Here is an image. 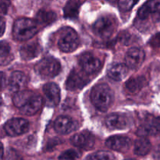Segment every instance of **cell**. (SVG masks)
<instances>
[{"label": "cell", "instance_id": "cell-15", "mask_svg": "<svg viewBox=\"0 0 160 160\" xmlns=\"http://www.w3.org/2000/svg\"><path fill=\"white\" fill-rule=\"evenodd\" d=\"M145 52L139 48H131L127 52L125 56L126 64L129 68H139L145 60Z\"/></svg>", "mask_w": 160, "mask_h": 160}, {"label": "cell", "instance_id": "cell-4", "mask_svg": "<svg viewBox=\"0 0 160 160\" xmlns=\"http://www.w3.org/2000/svg\"><path fill=\"white\" fill-rule=\"evenodd\" d=\"M35 71L43 79H51L59 74L61 65L59 60L53 57H46L39 61L35 66Z\"/></svg>", "mask_w": 160, "mask_h": 160}, {"label": "cell", "instance_id": "cell-35", "mask_svg": "<svg viewBox=\"0 0 160 160\" xmlns=\"http://www.w3.org/2000/svg\"><path fill=\"white\" fill-rule=\"evenodd\" d=\"M107 1L109 2H111V3H114V2H116L118 1V0H107Z\"/></svg>", "mask_w": 160, "mask_h": 160}, {"label": "cell", "instance_id": "cell-14", "mask_svg": "<svg viewBox=\"0 0 160 160\" xmlns=\"http://www.w3.org/2000/svg\"><path fill=\"white\" fill-rule=\"evenodd\" d=\"M131 142L129 138L123 135H115L109 138L106 142V145L114 151L125 152L131 147Z\"/></svg>", "mask_w": 160, "mask_h": 160}, {"label": "cell", "instance_id": "cell-33", "mask_svg": "<svg viewBox=\"0 0 160 160\" xmlns=\"http://www.w3.org/2000/svg\"><path fill=\"white\" fill-rule=\"evenodd\" d=\"M1 159H3V145H1Z\"/></svg>", "mask_w": 160, "mask_h": 160}, {"label": "cell", "instance_id": "cell-36", "mask_svg": "<svg viewBox=\"0 0 160 160\" xmlns=\"http://www.w3.org/2000/svg\"><path fill=\"white\" fill-rule=\"evenodd\" d=\"M126 160H134V159H126Z\"/></svg>", "mask_w": 160, "mask_h": 160}, {"label": "cell", "instance_id": "cell-19", "mask_svg": "<svg viewBox=\"0 0 160 160\" xmlns=\"http://www.w3.org/2000/svg\"><path fill=\"white\" fill-rule=\"evenodd\" d=\"M27 78L23 72L14 71L9 79V87L11 92H17L25 87Z\"/></svg>", "mask_w": 160, "mask_h": 160}, {"label": "cell", "instance_id": "cell-25", "mask_svg": "<svg viewBox=\"0 0 160 160\" xmlns=\"http://www.w3.org/2000/svg\"><path fill=\"white\" fill-rule=\"evenodd\" d=\"M84 160H115V156L109 152L98 151L89 155Z\"/></svg>", "mask_w": 160, "mask_h": 160}, {"label": "cell", "instance_id": "cell-7", "mask_svg": "<svg viewBox=\"0 0 160 160\" xmlns=\"http://www.w3.org/2000/svg\"><path fill=\"white\" fill-rule=\"evenodd\" d=\"M4 129L6 134L11 137L21 135L29 129V122L22 118L11 119L6 122Z\"/></svg>", "mask_w": 160, "mask_h": 160}, {"label": "cell", "instance_id": "cell-11", "mask_svg": "<svg viewBox=\"0 0 160 160\" xmlns=\"http://www.w3.org/2000/svg\"><path fill=\"white\" fill-rule=\"evenodd\" d=\"M70 142L78 148L90 150L95 145V136L89 131H84L72 136Z\"/></svg>", "mask_w": 160, "mask_h": 160}, {"label": "cell", "instance_id": "cell-34", "mask_svg": "<svg viewBox=\"0 0 160 160\" xmlns=\"http://www.w3.org/2000/svg\"><path fill=\"white\" fill-rule=\"evenodd\" d=\"M156 156H157L158 157L160 158V146L158 148L157 152H156Z\"/></svg>", "mask_w": 160, "mask_h": 160}, {"label": "cell", "instance_id": "cell-22", "mask_svg": "<svg viewBox=\"0 0 160 160\" xmlns=\"http://www.w3.org/2000/svg\"><path fill=\"white\" fill-rule=\"evenodd\" d=\"M150 150L151 143L146 138H140L134 143V153L138 156H146Z\"/></svg>", "mask_w": 160, "mask_h": 160}, {"label": "cell", "instance_id": "cell-18", "mask_svg": "<svg viewBox=\"0 0 160 160\" xmlns=\"http://www.w3.org/2000/svg\"><path fill=\"white\" fill-rule=\"evenodd\" d=\"M42 47L38 42H30L23 45L20 49V54L22 59L29 61L38 57L42 52Z\"/></svg>", "mask_w": 160, "mask_h": 160}, {"label": "cell", "instance_id": "cell-28", "mask_svg": "<svg viewBox=\"0 0 160 160\" xmlns=\"http://www.w3.org/2000/svg\"><path fill=\"white\" fill-rule=\"evenodd\" d=\"M139 0H119V8L122 11H129L135 6Z\"/></svg>", "mask_w": 160, "mask_h": 160}, {"label": "cell", "instance_id": "cell-1", "mask_svg": "<svg viewBox=\"0 0 160 160\" xmlns=\"http://www.w3.org/2000/svg\"><path fill=\"white\" fill-rule=\"evenodd\" d=\"M16 107L27 116L34 115L42 106L43 100L40 95L29 90L19 91L12 98Z\"/></svg>", "mask_w": 160, "mask_h": 160}, {"label": "cell", "instance_id": "cell-31", "mask_svg": "<svg viewBox=\"0 0 160 160\" xmlns=\"http://www.w3.org/2000/svg\"><path fill=\"white\" fill-rule=\"evenodd\" d=\"M8 9V3L5 2H2L1 4V12L2 14H5L7 12Z\"/></svg>", "mask_w": 160, "mask_h": 160}, {"label": "cell", "instance_id": "cell-29", "mask_svg": "<svg viewBox=\"0 0 160 160\" xmlns=\"http://www.w3.org/2000/svg\"><path fill=\"white\" fill-rule=\"evenodd\" d=\"M149 44L154 48H159L160 47V33L155 34L152 39L150 40Z\"/></svg>", "mask_w": 160, "mask_h": 160}, {"label": "cell", "instance_id": "cell-20", "mask_svg": "<svg viewBox=\"0 0 160 160\" xmlns=\"http://www.w3.org/2000/svg\"><path fill=\"white\" fill-rule=\"evenodd\" d=\"M128 68L127 64L123 63H115L112 64L108 69L107 74L108 77L113 81H120L125 78V77L128 73Z\"/></svg>", "mask_w": 160, "mask_h": 160}, {"label": "cell", "instance_id": "cell-32", "mask_svg": "<svg viewBox=\"0 0 160 160\" xmlns=\"http://www.w3.org/2000/svg\"><path fill=\"white\" fill-rule=\"evenodd\" d=\"M5 25H6V23H5L4 20H3V18H2V20H1V36H2L3 34H4Z\"/></svg>", "mask_w": 160, "mask_h": 160}, {"label": "cell", "instance_id": "cell-9", "mask_svg": "<svg viewBox=\"0 0 160 160\" xmlns=\"http://www.w3.org/2000/svg\"><path fill=\"white\" fill-rule=\"evenodd\" d=\"M106 124L110 130H123L131 125V120L126 114L115 112L107 116Z\"/></svg>", "mask_w": 160, "mask_h": 160}, {"label": "cell", "instance_id": "cell-12", "mask_svg": "<svg viewBox=\"0 0 160 160\" xmlns=\"http://www.w3.org/2000/svg\"><path fill=\"white\" fill-rule=\"evenodd\" d=\"M45 105L48 107H55L60 101V89L59 86L52 82L47 83L43 87Z\"/></svg>", "mask_w": 160, "mask_h": 160}, {"label": "cell", "instance_id": "cell-6", "mask_svg": "<svg viewBox=\"0 0 160 160\" xmlns=\"http://www.w3.org/2000/svg\"><path fill=\"white\" fill-rule=\"evenodd\" d=\"M115 25L109 17H100L94 23L93 30L97 36L102 39H107L113 34Z\"/></svg>", "mask_w": 160, "mask_h": 160}, {"label": "cell", "instance_id": "cell-8", "mask_svg": "<svg viewBox=\"0 0 160 160\" xmlns=\"http://www.w3.org/2000/svg\"><path fill=\"white\" fill-rule=\"evenodd\" d=\"M79 64L84 72L88 74L97 73L102 68L100 59L90 52H85L80 57Z\"/></svg>", "mask_w": 160, "mask_h": 160}, {"label": "cell", "instance_id": "cell-24", "mask_svg": "<svg viewBox=\"0 0 160 160\" xmlns=\"http://www.w3.org/2000/svg\"><path fill=\"white\" fill-rule=\"evenodd\" d=\"M57 17L56 14L52 11H48V10H42L39 11L36 16V20L38 23L41 24L48 25L54 22L56 20Z\"/></svg>", "mask_w": 160, "mask_h": 160}, {"label": "cell", "instance_id": "cell-17", "mask_svg": "<svg viewBox=\"0 0 160 160\" xmlns=\"http://www.w3.org/2000/svg\"><path fill=\"white\" fill-rule=\"evenodd\" d=\"M151 15H160V0H148L138 12V17L142 20H147Z\"/></svg>", "mask_w": 160, "mask_h": 160}, {"label": "cell", "instance_id": "cell-2", "mask_svg": "<svg viewBox=\"0 0 160 160\" xmlns=\"http://www.w3.org/2000/svg\"><path fill=\"white\" fill-rule=\"evenodd\" d=\"M37 20L29 18H20L15 21L12 28L13 38L20 42L31 39L38 31Z\"/></svg>", "mask_w": 160, "mask_h": 160}, {"label": "cell", "instance_id": "cell-21", "mask_svg": "<svg viewBox=\"0 0 160 160\" xmlns=\"http://www.w3.org/2000/svg\"><path fill=\"white\" fill-rule=\"evenodd\" d=\"M81 2L79 0H69L63 9L64 17L67 19L78 18Z\"/></svg>", "mask_w": 160, "mask_h": 160}, {"label": "cell", "instance_id": "cell-3", "mask_svg": "<svg viewBox=\"0 0 160 160\" xmlns=\"http://www.w3.org/2000/svg\"><path fill=\"white\" fill-rule=\"evenodd\" d=\"M112 91L106 84H97L91 92V100L97 109L100 111L107 110L112 102Z\"/></svg>", "mask_w": 160, "mask_h": 160}, {"label": "cell", "instance_id": "cell-30", "mask_svg": "<svg viewBox=\"0 0 160 160\" xmlns=\"http://www.w3.org/2000/svg\"><path fill=\"white\" fill-rule=\"evenodd\" d=\"M6 160H22V159L17 152L14 150H9L7 153Z\"/></svg>", "mask_w": 160, "mask_h": 160}, {"label": "cell", "instance_id": "cell-26", "mask_svg": "<svg viewBox=\"0 0 160 160\" xmlns=\"http://www.w3.org/2000/svg\"><path fill=\"white\" fill-rule=\"evenodd\" d=\"M0 55H1V64L5 65L7 63V58L10 53V46L7 42L2 41L0 43Z\"/></svg>", "mask_w": 160, "mask_h": 160}, {"label": "cell", "instance_id": "cell-16", "mask_svg": "<svg viewBox=\"0 0 160 160\" xmlns=\"http://www.w3.org/2000/svg\"><path fill=\"white\" fill-rule=\"evenodd\" d=\"M54 128L60 134H67L75 131L78 128V123L70 117H59L54 123Z\"/></svg>", "mask_w": 160, "mask_h": 160}, {"label": "cell", "instance_id": "cell-23", "mask_svg": "<svg viewBox=\"0 0 160 160\" xmlns=\"http://www.w3.org/2000/svg\"><path fill=\"white\" fill-rule=\"evenodd\" d=\"M145 78L143 77H138V78H130L126 82V88L130 92L135 93V92H139L144 86L145 85Z\"/></svg>", "mask_w": 160, "mask_h": 160}, {"label": "cell", "instance_id": "cell-27", "mask_svg": "<svg viewBox=\"0 0 160 160\" xmlns=\"http://www.w3.org/2000/svg\"><path fill=\"white\" fill-rule=\"evenodd\" d=\"M81 153L75 149H69L63 152L59 156V160H78L81 156Z\"/></svg>", "mask_w": 160, "mask_h": 160}, {"label": "cell", "instance_id": "cell-10", "mask_svg": "<svg viewBox=\"0 0 160 160\" xmlns=\"http://www.w3.org/2000/svg\"><path fill=\"white\" fill-rule=\"evenodd\" d=\"M85 74L86 73H81L75 69L72 70L66 83L67 88L71 92H76L83 88L88 82V78Z\"/></svg>", "mask_w": 160, "mask_h": 160}, {"label": "cell", "instance_id": "cell-13", "mask_svg": "<svg viewBox=\"0 0 160 160\" xmlns=\"http://www.w3.org/2000/svg\"><path fill=\"white\" fill-rule=\"evenodd\" d=\"M160 133V117H149L139 128L138 134L140 136L156 135Z\"/></svg>", "mask_w": 160, "mask_h": 160}, {"label": "cell", "instance_id": "cell-5", "mask_svg": "<svg viewBox=\"0 0 160 160\" xmlns=\"http://www.w3.org/2000/svg\"><path fill=\"white\" fill-rule=\"evenodd\" d=\"M80 43L79 37L76 31L71 28L61 29L58 46L63 52H72L77 49Z\"/></svg>", "mask_w": 160, "mask_h": 160}]
</instances>
